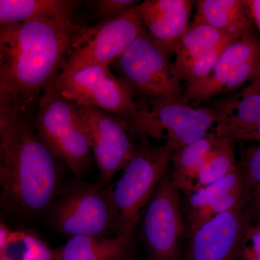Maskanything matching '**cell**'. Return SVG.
<instances>
[{
    "label": "cell",
    "instance_id": "cell-1",
    "mask_svg": "<svg viewBox=\"0 0 260 260\" xmlns=\"http://www.w3.org/2000/svg\"><path fill=\"white\" fill-rule=\"evenodd\" d=\"M88 29L74 18L0 24V105L34 116Z\"/></svg>",
    "mask_w": 260,
    "mask_h": 260
},
{
    "label": "cell",
    "instance_id": "cell-2",
    "mask_svg": "<svg viewBox=\"0 0 260 260\" xmlns=\"http://www.w3.org/2000/svg\"><path fill=\"white\" fill-rule=\"evenodd\" d=\"M32 119L0 105V203L18 220L47 212L61 191L57 158L37 134Z\"/></svg>",
    "mask_w": 260,
    "mask_h": 260
},
{
    "label": "cell",
    "instance_id": "cell-3",
    "mask_svg": "<svg viewBox=\"0 0 260 260\" xmlns=\"http://www.w3.org/2000/svg\"><path fill=\"white\" fill-rule=\"evenodd\" d=\"M113 186L101 181H75L65 186L47 210V219L59 234L111 238L120 232V216Z\"/></svg>",
    "mask_w": 260,
    "mask_h": 260
},
{
    "label": "cell",
    "instance_id": "cell-4",
    "mask_svg": "<svg viewBox=\"0 0 260 260\" xmlns=\"http://www.w3.org/2000/svg\"><path fill=\"white\" fill-rule=\"evenodd\" d=\"M174 148L169 143L155 145L142 137L134 153L112 188L113 199L120 216L118 235L133 241L143 211L172 164Z\"/></svg>",
    "mask_w": 260,
    "mask_h": 260
},
{
    "label": "cell",
    "instance_id": "cell-5",
    "mask_svg": "<svg viewBox=\"0 0 260 260\" xmlns=\"http://www.w3.org/2000/svg\"><path fill=\"white\" fill-rule=\"evenodd\" d=\"M39 136L76 177L90 171L93 154L79 109L59 90L47 87L32 116Z\"/></svg>",
    "mask_w": 260,
    "mask_h": 260
},
{
    "label": "cell",
    "instance_id": "cell-6",
    "mask_svg": "<svg viewBox=\"0 0 260 260\" xmlns=\"http://www.w3.org/2000/svg\"><path fill=\"white\" fill-rule=\"evenodd\" d=\"M141 107L129 132L134 138L164 140L174 152L218 129L214 109L191 107L180 99H148Z\"/></svg>",
    "mask_w": 260,
    "mask_h": 260
},
{
    "label": "cell",
    "instance_id": "cell-7",
    "mask_svg": "<svg viewBox=\"0 0 260 260\" xmlns=\"http://www.w3.org/2000/svg\"><path fill=\"white\" fill-rule=\"evenodd\" d=\"M48 87L59 90L78 107L97 108L116 116L128 129L139 114L141 104L135 89L109 66H92L75 72Z\"/></svg>",
    "mask_w": 260,
    "mask_h": 260
},
{
    "label": "cell",
    "instance_id": "cell-8",
    "mask_svg": "<svg viewBox=\"0 0 260 260\" xmlns=\"http://www.w3.org/2000/svg\"><path fill=\"white\" fill-rule=\"evenodd\" d=\"M180 192L168 172L140 218L142 239L152 260H181L186 223Z\"/></svg>",
    "mask_w": 260,
    "mask_h": 260
},
{
    "label": "cell",
    "instance_id": "cell-9",
    "mask_svg": "<svg viewBox=\"0 0 260 260\" xmlns=\"http://www.w3.org/2000/svg\"><path fill=\"white\" fill-rule=\"evenodd\" d=\"M115 62L121 78L148 99H182L184 90L174 62L146 29Z\"/></svg>",
    "mask_w": 260,
    "mask_h": 260
},
{
    "label": "cell",
    "instance_id": "cell-10",
    "mask_svg": "<svg viewBox=\"0 0 260 260\" xmlns=\"http://www.w3.org/2000/svg\"><path fill=\"white\" fill-rule=\"evenodd\" d=\"M138 5L115 18L88 28L75 48L55 80H61L83 68L109 66L115 62L145 30Z\"/></svg>",
    "mask_w": 260,
    "mask_h": 260
},
{
    "label": "cell",
    "instance_id": "cell-11",
    "mask_svg": "<svg viewBox=\"0 0 260 260\" xmlns=\"http://www.w3.org/2000/svg\"><path fill=\"white\" fill-rule=\"evenodd\" d=\"M259 79L260 39L254 32L231 43L205 79L186 87L182 99L188 104H200Z\"/></svg>",
    "mask_w": 260,
    "mask_h": 260
},
{
    "label": "cell",
    "instance_id": "cell-12",
    "mask_svg": "<svg viewBox=\"0 0 260 260\" xmlns=\"http://www.w3.org/2000/svg\"><path fill=\"white\" fill-rule=\"evenodd\" d=\"M78 109L99 169V181L110 184L113 177L123 170L134 153L135 138L125 123L110 113L97 108Z\"/></svg>",
    "mask_w": 260,
    "mask_h": 260
},
{
    "label": "cell",
    "instance_id": "cell-13",
    "mask_svg": "<svg viewBox=\"0 0 260 260\" xmlns=\"http://www.w3.org/2000/svg\"><path fill=\"white\" fill-rule=\"evenodd\" d=\"M244 204L210 219L186 237L181 260H238L243 239L250 225Z\"/></svg>",
    "mask_w": 260,
    "mask_h": 260
},
{
    "label": "cell",
    "instance_id": "cell-14",
    "mask_svg": "<svg viewBox=\"0 0 260 260\" xmlns=\"http://www.w3.org/2000/svg\"><path fill=\"white\" fill-rule=\"evenodd\" d=\"M147 31L168 56L175 55L188 28L192 2L189 0H145L138 4Z\"/></svg>",
    "mask_w": 260,
    "mask_h": 260
},
{
    "label": "cell",
    "instance_id": "cell-15",
    "mask_svg": "<svg viewBox=\"0 0 260 260\" xmlns=\"http://www.w3.org/2000/svg\"><path fill=\"white\" fill-rule=\"evenodd\" d=\"M218 128L239 141L260 143V92L248 86L238 96L219 103L214 108Z\"/></svg>",
    "mask_w": 260,
    "mask_h": 260
},
{
    "label": "cell",
    "instance_id": "cell-16",
    "mask_svg": "<svg viewBox=\"0 0 260 260\" xmlns=\"http://www.w3.org/2000/svg\"><path fill=\"white\" fill-rule=\"evenodd\" d=\"M192 24H205L236 39L254 34L255 24L246 0H199Z\"/></svg>",
    "mask_w": 260,
    "mask_h": 260
},
{
    "label": "cell",
    "instance_id": "cell-17",
    "mask_svg": "<svg viewBox=\"0 0 260 260\" xmlns=\"http://www.w3.org/2000/svg\"><path fill=\"white\" fill-rule=\"evenodd\" d=\"M55 251L57 260H133V241L119 235L69 238Z\"/></svg>",
    "mask_w": 260,
    "mask_h": 260
},
{
    "label": "cell",
    "instance_id": "cell-18",
    "mask_svg": "<svg viewBox=\"0 0 260 260\" xmlns=\"http://www.w3.org/2000/svg\"><path fill=\"white\" fill-rule=\"evenodd\" d=\"M224 133V130L218 129L173 154L171 177L181 192L186 195L194 191L200 170Z\"/></svg>",
    "mask_w": 260,
    "mask_h": 260
},
{
    "label": "cell",
    "instance_id": "cell-19",
    "mask_svg": "<svg viewBox=\"0 0 260 260\" xmlns=\"http://www.w3.org/2000/svg\"><path fill=\"white\" fill-rule=\"evenodd\" d=\"M80 2L72 0H0V24L35 19L74 18Z\"/></svg>",
    "mask_w": 260,
    "mask_h": 260
},
{
    "label": "cell",
    "instance_id": "cell-20",
    "mask_svg": "<svg viewBox=\"0 0 260 260\" xmlns=\"http://www.w3.org/2000/svg\"><path fill=\"white\" fill-rule=\"evenodd\" d=\"M237 39L226 32L205 24H191L181 38L175 54L174 67L180 66L197 56L204 54Z\"/></svg>",
    "mask_w": 260,
    "mask_h": 260
},
{
    "label": "cell",
    "instance_id": "cell-21",
    "mask_svg": "<svg viewBox=\"0 0 260 260\" xmlns=\"http://www.w3.org/2000/svg\"><path fill=\"white\" fill-rule=\"evenodd\" d=\"M234 142L226 132L223 133L200 170L194 191L222 179L237 168Z\"/></svg>",
    "mask_w": 260,
    "mask_h": 260
},
{
    "label": "cell",
    "instance_id": "cell-22",
    "mask_svg": "<svg viewBox=\"0 0 260 260\" xmlns=\"http://www.w3.org/2000/svg\"><path fill=\"white\" fill-rule=\"evenodd\" d=\"M245 184H247L245 174L240 164H238L237 168L225 177L186 194V214L205 208L224 195Z\"/></svg>",
    "mask_w": 260,
    "mask_h": 260
},
{
    "label": "cell",
    "instance_id": "cell-23",
    "mask_svg": "<svg viewBox=\"0 0 260 260\" xmlns=\"http://www.w3.org/2000/svg\"><path fill=\"white\" fill-rule=\"evenodd\" d=\"M250 193L248 184H245L224 195L208 206L186 214V237L200 225L217 215L234 209L240 205L247 204L251 196Z\"/></svg>",
    "mask_w": 260,
    "mask_h": 260
},
{
    "label": "cell",
    "instance_id": "cell-24",
    "mask_svg": "<svg viewBox=\"0 0 260 260\" xmlns=\"http://www.w3.org/2000/svg\"><path fill=\"white\" fill-rule=\"evenodd\" d=\"M240 165L245 174L255 208L260 213V143L249 147L244 154Z\"/></svg>",
    "mask_w": 260,
    "mask_h": 260
},
{
    "label": "cell",
    "instance_id": "cell-25",
    "mask_svg": "<svg viewBox=\"0 0 260 260\" xmlns=\"http://www.w3.org/2000/svg\"><path fill=\"white\" fill-rule=\"evenodd\" d=\"M23 260H57L56 251H52L37 236L26 233Z\"/></svg>",
    "mask_w": 260,
    "mask_h": 260
},
{
    "label": "cell",
    "instance_id": "cell-26",
    "mask_svg": "<svg viewBox=\"0 0 260 260\" xmlns=\"http://www.w3.org/2000/svg\"><path fill=\"white\" fill-rule=\"evenodd\" d=\"M240 259H260V218L257 222L248 226L243 239Z\"/></svg>",
    "mask_w": 260,
    "mask_h": 260
},
{
    "label": "cell",
    "instance_id": "cell-27",
    "mask_svg": "<svg viewBox=\"0 0 260 260\" xmlns=\"http://www.w3.org/2000/svg\"><path fill=\"white\" fill-rule=\"evenodd\" d=\"M139 3L133 0H99L96 2V15L102 21L110 20Z\"/></svg>",
    "mask_w": 260,
    "mask_h": 260
},
{
    "label": "cell",
    "instance_id": "cell-28",
    "mask_svg": "<svg viewBox=\"0 0 260 260\" xmlns=\"http://www.w3.org/2000/svg\"><path fill=\"white\" fill-rule=\"evenodd\" d=\"M246 3L260 36V0H246Z\"/></svg>",
    "mask_w": 260,
    "mask_h": 260
},
{
    "label": "cell",
    "instance_id": "cell-29",
    "mask_svg": "<svg viewBox=\"0 0 260 260\" xmlns=\"http://www.w3.org/2000/svg\"><path fill=\"white\" fill-rule=\"evenodd\" d=\"M249 86H251L254 90L260 92V79L256 80L254 83H251Z\"/></svg>",
    "mask_w": 260,
    "mask_h": 260
},
{
    "label": "cell",
    "instance_id": "cell-30",
    "mask_svg": "<svg viewBox=\"0 0 260 260\" xmlns=\"http://www.w3.org/2000/svg\"><path fill=\"white\" fill-rule=\"evenodd\" d=\"M260 260V259H259Z\"/></svg>",
    "mask_w": 260,
    "mask_h": 260
}]
</instances>
